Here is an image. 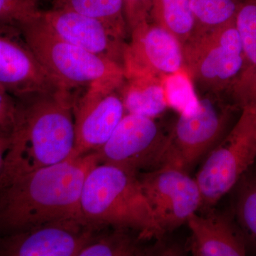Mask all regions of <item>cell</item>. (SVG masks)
Wrapping results in <instances>:
<instances>
[{
  "label": "cell",
  "mask_w": 256,
  "mask_h": 256,
  "mask_svg": "<svg viewBox=\"0 0 256 256\" xmlns=\"http://www.w3.org/2000/svg\"><path fill=\"white\" fill-rule=\"evenodd\" d=\"M18 28L37 58L64 90L74 94L94 82L124 84L126 80L120 64L60 38L42 20L41 13Z\"/></svg>",
  "instance_id": "obj_4"
},
{
  "label": "cell",
  "mask_w": 256,
  "mask_h": 256,
  "mask_svg": "<svg viewBox=\"0 0 256 256\" xmlns=\"http://www.w3.org/2000/svg\"><path fill=\"white\" fill-rule=\"evenodd\" d=\"M124 48L122 67L126 78L153 76L164 79L184 70L182 44L156 24L146 22L131 30Z\"/></svg>",
  "instance_id": "obj_12"
},
{
  "label": "cell",
  "mask_w": 256,
  "mask_h": 256,
  "mask_svg": "<svg viewBox=\"0 0 256 256\" xmlns=\"http://www.w3.org/2000/svg\"><path fill=\"white\" fill-rule=\"evenodd\" d=\"M235 220L250 248L256 250V174L244 175L238 183Z\"/></svg>",
  "instance_id": "obj_21"
},
{
  "label": "cell",
  "mask_w": 256,
  "mask_h": 256,
  "mask_svg": "<svg viewBox=\"0 0 256 256\" xmlns=\"http://www.w3.org/2000/svg\"><path fill=\"white\" fill-rule=\"evenodd\" d=\"M92 234L82 220L45 224L0 236V256H79Z\"/></svg>",
  "instance_id": "obj_13"
},
{
  "label": "cell",
  "mask_w": 256,
  "mask_h": 256,
  "mask_svg": "<svg viewBox=\"0 0 256 256\" xmlns=\"http://www.w3.org/2000/svg\"><path fill=\"white\" fill-rule=\"evenodd\" d=\"M74 100V92L66 90L18 100L0 188L72 156L76 140Z\"/></svg>",
  "instance_id": "obj_2"
},
{
  "label": "cell",
  "mask_w": 256,
  "mask_h": 256,
  "mask_svg": "<svg viewBox=\"0 0 256 256\" xmlns=\"http://www.w3.org/2000/svg\"><path fill=\"white\" fill-rule=\"evenodd\" d=\"M152 0H124V14L129 32L150 20Z\"/></svg>",
  "instance_id": "obj_27"
},
{
  "label": "cell",
  "mask_w": 256,
  "mask_h": 256,
  "mask_svg": "<svg viewBox=\"0 0 256 256\" xmlns=\"http://www.w3.org/2000/svg\"><path fill=\"white\" fill-rule=\"evenodd\" d=\"M41 18L56 34L66 41L122 66L127 44L112 34L98 20L56 8L42 10Z\"/></svg>",
  "instance_id": "obj_14"
},
{
  "label": "cell",
  "mask_w": 256,
  "mask_h": 256,
  "mask_svg": "<svg viewBox=\"0 0 256 256\" xmlns=\"http://www.w3.org/2000/svg\"><path fill=\"white\" fill-rule=\"evenodd\" d=\"M10 146V136L0 134V174L4 166L5 158Z\"/></svg>",
  "instance_id": "obj_28"
},
{
  "label": "cell",
  "mask_w": 256,
  "mask_h": 256,
  "mask_svg": "<svg viewBox=\"0 0 256 256\" xmlns=\"http://www.w3.org/2000/svg\"><path fill=\"white\" fill-rule=\"evenodd\" d=\"M188 1L196 22V36L234 21L244 0Z\"/></svg>",
  "instance_id": "obj_20"
},
{
  "label": "cell",
  "mask_w": 256,
  "mask_h": 256,
  "mask_svg": "<svg viewBox=\"0 0 256 256\" xmlns=\"http://www.w3.org/2000/svg\"><path fill=\"white\" fill-rule=\"evenodd\" d=\"M102 229L94 232L92 238L79 256H144L176 255V250L161 242L153 247H146L144 240L131 230L124 229Z\"/></svg>",
  "instance_id": "obj_16"
},
{
  "label": "cell",
  "mask_w": 256,
  "mask_h": 256,
  "mask_svg": "<svg viewBox=\"0 0 256 256\" xmlns=\"http://www.w3.org/2000/svg\"><path fill=\"white\" fill-rule=\"evenodd\" d=\"M255 162L256 120L240 112L236 124L210 152L196 175L202 195V210L215 206Z\"/></svg>",
  "instance_id": "obj_6"
},
{
  "label": "cell",
  "mask_w": 256,
  "mask_h": 256,
  "mask_svg": "<svg viewBox=\"0 0 256 256\" xmlns=\"http://www.w3.org/2000/svg\"><path fill=\"white\" fill-rule=\"evenodd\" d=\"M150 20L178 38L182 46L194 34L196 22L188 0H152Z\"/></svg>",
  "instance_id": "obj_19"
},
{
  "label": "cell",
  "mask_w": 256,
  "mask_h": 256,
  "mask_svg": "<svg viewBox=\"0 0 256 256\" xmlns=\"http://www.w3.org/2000/svg\"><path fill=\"white\" fill-rule=\"evenodd\" d=\"M84 223L94 232L124 229L142 240L161 242L160 228L138 174L116 165L98 164L88 173L80 201Z\"/></svg>",
  "instance_id": "obj_3"
},
{
  "label": "cell",
  "mask_w": 256,
  "mask_h": 256,
  "mask_svg": "<svg viewBox=\"0 0 256 256\" xmlns=\"http://www.w3.org/2000/svg\"><path fill=\"white\" fill-rule=\"evenodd\" d=\"M122 84L96 82L82 96L74 94L75 148L72 156L96 152L108 141L126 114L118 94Z\"/></svg>",
  "instance_id": "obj_10"
},
{
  "label": "cell",
  "mask_w": 256,
  "mask_h": 256,
  "mask_svg": "<svg viewBox=\"0 0 256 256\" xmlns=\"http://www.w3.org/2000/svg\"><path fill=\"white\" fill-rule=\"evenodd\" d=\"M164 82L170 106L175 108L180 114L196 107L198 100L194 92L191 78L184 70L166 76Z\"/></svg>",
  "instance_id": "obj_23"
},
{
  "label": "cell",
  "mask_w": 256,
  "mask_h": 256,
  "mask_svg": "<svg viewBox=\"0 0 256 256\" xmlns=\"http://www.w3.org/2000/svg\"><path fill=\"white\" fill-rule=\"evenodd\" d=\"M118 94L126 114L156 119L170 106L164 79L158 77L126 78Z\"/></svg>",
  "instance_id": "obj_17"
},
{
  "label": "cell",
  "mask_w": 256,
  "mask_h": 256,
  "mask_svg": "<svg viewBox=\"0 0 256 256\" xmlns=\"http://www.w3.org/2000/svg\"><path fill=\"white\" fill-rule=\"evenodd\" d=\"M236 108L216 98L206 97L198 100L194 108L182 112L168 134L162 166L170 165L188 172L226 136Z\"/></svg>",
  "instance_id": "obj_7"
},
{
  "label": "cell",
  "mask_w": 256,
  "mask_h": 256,
  "mask_svg": "<svg viewBox=\"0 0 256 256\" xmlns=\"http://www.w3.org/2000/svg\"><path fill=\"white\" fill-rule=\"evenodd\" d=\"M41 12L34 0H0V25L18 26L37 18Z\"/></svg>",
  "instance_id": "obj_25"
},
{
  "label": "cell",
  "mask_w": 256,
  "mask_h": 256,
  "mask_svg": "<svg viewBox=\"0 0 256 256\" xmlns=\"http://www.w3.org/2000/svg\"><path fill=\"white\" fill-rule=\"evenodd\" d=\"M18 101L0 88V134L11 136L16 121Z\"/></svg>",
  "instance_id": "obj_26"
},
{
  "label": "cell",
  "mask_w": 256,
  "mask_h": 256,
  "mask_svg": "<svg viewBox=\"0 0 256 256\" xmlns=\"http://www.w3.org/2000/svg\"><path fill=\"white\" fill-rule=\"evenodd\" d=\"M183 52L184 70L192 82L212 94L230 90L246 66L236 20L194 36Z\"/></svg>",
  "instance_id": "obj_5"
},
{
  "label": "cell",
  "mask_w": 256,
  "mask_h": 256,
  "mask_svg": "<svg viewBox=\"0 0 256 256\" xmlns=\"http://www.w3.org/2000/svg\"><path fill=\"white\" fill-rule=\"evenodd\" d=\"M35 2H36L38 3V2L42 1V0H34Z\"/></svg>",
  "instance_id": "obj_29"
},
{
  "label": "cell",
  "mask_w": 256,
  "mask_h": 256,
  "mask_svg": "<svg viewBox=\"0 0 256 256\" xmlns=\"http://www.w3.org/2000/svg\"><path fill=\"white\" fill-rule=\"evenodd\" d=\"M96 152L20 176L0 188V236L63 220H82L80 201Z\"/></svg>",
  "instance_id": "obj_1"
},
{
  "label": "cell",
  "mask_w": 256,
  "mask_h": 256,
  "mask_svg": "<svg viewBox=\"0 0 256 256\" xmlns=\"http://www.w3.org/2000/svg\"><path fill=\"white\" fill-rule=\"evenodd\" d=\"M236 25L245 54V72L256 67V0L242 2L236 18Z\"/></svg>",
  "instance_id": "obj_22"
},
{
  "label": "cell",
  "mask_w": 256,
  "mask_h": 256,
  "mask_svg": "<svg viewBox=\"0 0 256 256\" xmlns=\"http://www.w3.org/2000/svg\"><path fill=\"white\" fill-rule=\"evenodd\" d=\"M54 6L95 18L111 33L124 41L128 28L124 0H53Z\"/></svg>",
  "instance_id": "obj_18"
},
{
  "label": "cell",
  "mask_w": 256,
  "mask_h": 256,
  "mask_svg": "<svg viewBox=\"0 0 256 256\" xmlns=\"http://www.w3.org/2000/svg\"><path fill=\"white\" fill-rule=\"evenodd\" d=\"M194 214L188 220L190 250L196 256H242L248 247L234 217L216 210Z\"/></svg>",
  "instance_id": "obj_15"
},
{
  "label": "cell",
  "mask_w": 256,
  "mask_h": 256,
  "mask_svg": "<svg viewBox=\"0 0 256 256\" xmlns=\"http://www.w3.org/2000/svg\"><path fill=\"white\" fill-rule=\"evenodd\" d=\"M229 90L234 106L256 119V67L244 72Z\"/></svg>",
  "instance_id": "obj_24"
},
{
  "label": "cell",
  "mask_w": 256,
  "mask_h": 256,
  "mask_svg": "<svg viewBox=\"0 0 256 256\" xmlns=\"http://www.w3.org/2000/svg\"><path fill=\"white\" fill-rule=\"evenodd\" d=\"M168 134L156 119L126 114L112 136L96 152L99 164L139 173L162 166Z\"/></svg>",
  "instance_id": "obj_8"
},
{
  "label": "cell",
  "mask_w": 256,
  "mask_h": 256,
  "mask_svg": "<svg viewBox=\"0 0 256 256\" xmlns=\"http://www.w3.org/2000/svg\"><path fill=\"white\" fill-rule=\"evenodd\" d=\"M0 88L16 100L64 90L12 25H0Z\"/></svg>",
  "instance_id": "obj_11"
},
{
  "label": "cell",
  "mask_w": 256,
  "mask_h": 256,
  "mask_svg": "<svg viewBox=\"0 0 256 256\" xmlns=\"http://www.w3.org/2000/svg\"><path fill=\"white\" fill-rule=\"evenodd\" d=\"M143 192L163 233H171L202 207V195L196 178L170 165L139 173Z\"/></svg>",
  "instance_id": "obj_9"
}]
</instances>
